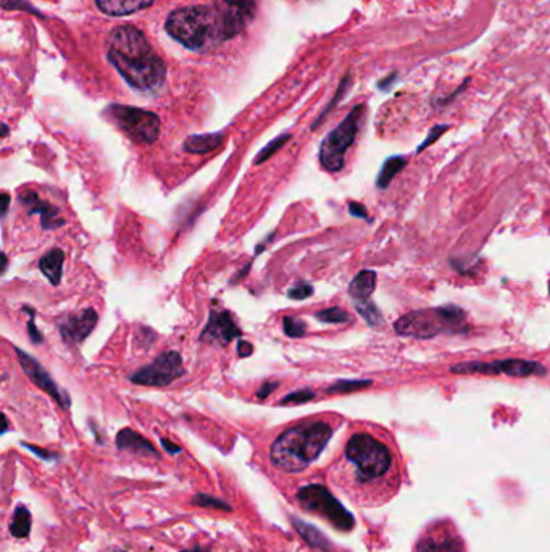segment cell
Here are the masks:
<instances>
[{"instance_id":"1","label":"cell","mask_w":550,"mask_h":552,"mask_svg":"<svg viewBox=\"0 0 550 552\" xmlns=\"http://www.w3.org/2000/svg\"><path fill=\"white\" fill-rule=\"evenodd\" d=\"M107 58L136 91L155 94L165 84L166 68L147 37L134 26H118L107 39Z\"/></svg>"},{"instance_id":"2","label":"cell","mask_w":550,"mask_h":552,"mask_svg":"<svg viewBox=\"0 0 550 552\" xmlns=\"http://www.w3.org/2000/svg\"><path fill=\"white\" fill-rule=\"evenodd\" d=\"M332 428L325 422H307L279 434L269 447V461L278 470L299 473L317 461L330 443Z\"/></svg>"},{"instance_id":"3","label":"cell","mask_w":550,"mask_h":552,"mask_svg":"<svg viewBox=\"0 0 550 552\" xmlns=\"http://www.w3.org/2000/svg\"><path fill=\"white\" fill-rule=\"evenodd\" d=\"M166 31L190 51H209L233 39L224 17L215 5H190L175 10L166 18Z\"/></svg>"},{"instance_id":"4","label":"cell","mask_w":550,"mask_h":552,"mask_svg":"<svg viewBox=\"0 0 550 552\" xmlns=\"http://www.w3.org/2000/svg\"><path fill=\"white\" fill-rule=\"evenodd\" d=\"M466 330V312L452 304L409 312L394 323L397 335L416 339H431L441 333H463Z\"/></svg>"},{"instance_id":"5","label":"cell","mask_w":550,"mask_h":552,"mask_svg":"<svg viewBox=\"0 0 550 552\" xmlns=\"http://www.w3.org/2000/svg\"><path fill=\"white\" fill-rule=\"evenodd\" d=\"M346 457L357 468V480L368 483L381 478L389 472L392 465L391 451L386 444L378 441L371 434L357 433L348 439L346 446Z\"/></svg>"},{"instance_id":"6","label":"cell","mask_w":550,"mask_h":552,"mask_svg":"<svg viewBox=\"0 0 550 552\" xmlns=\"http://www.w3.org/2000/svg\"><path fill=\"white\" fill-rule=\"evenodd\" d=\"M363 114H365V105L353 107L344 121L339 126H336L325 139L321 141L320 145V159L321 167L326 172L337 173L344 168V162H346V154L353 141L357 138L358 130H360Z\"/></svg>"},{"instance_id":"7","label":"cell","mask_w":550,"mask_h":552,"mask_svg":"<svg viewBox=\"0 0 550 552\" xmlns=\"http://www.w3.org/2000/svg\"><path fill=\"white\" fill-rule=\"evenodd\" d=\"M105 116L137 144H154L160 134V118L154 112L127 105H109Z\"/></svg>"},{"instance_id":"8","label":"cell","mask_w":550,"mask_h":552,"mask_svg":"<svg viewBox=\"0 0 550 552\" xmlns=\"http://www.w3.org/2000/svg\"><path fill=\"white\" fill-rule=\"evenodd\" d=\"M297 499L307 512L326 519L334 528L351 531L355 526V519L323 485H307L297 491Z\"/></svg>"},{"instance_id":"9","label":"cell","mask_w":550,"mask_h":552,"mask_svg":"<svg viewBox=\"0 0 550 552\" xmlns=\"http://www.w3.org/2000/svg\"><path fill=\"white\" fill-rule=\"evenodd\" d=\"M450 371L455 375H507L513 378H528V376H542L546 375V367L539 362L526 359H504L493 360V362H461L450 367Z\"/></svg>"},{"instance_id":"10","label":"cell","mask_w":550,"mask_h":552,"mask_svg":"<svg viewBox=\"0 0 550 552\" xmlns=\"http://www.w3.org/2000/svg\"><path fill=\"white\" fill-rule=\"evenodd\" d=\"M183 375V357L176 350H170V353L160 354L154 362L134 371L130 376V381L141 386H157V388H161V386L171 384L175 380L181 378Z\"/></svg>"},{"instance_id":"11","label":"cell","mask_w":550,"mask_h":552,"mask_svg":"<svg viewBox=\"0 0 550 552\" xmlns=\"http://www.w3.org/2000/svg\"><path fill=\"white\" fill-rule=\"evenodd\" d=\"M15 350H17L19 365H21V370L24 371V375H26L39 389H42L44 393H47L48 395H51V398L55 400V402L60 405L63 410L70 409V405H71L70 395H68L66 391L58 388V384L53 381L52 376L48 375V371L44 368L36 359L24 353V350L18 349V348Z\"/></svg>"},{"instance_id":"12","label":"cell","mask_w":550,"mask_h":552,"mask_svg":"<svg viewBox=\"0 0 550 552\" xmlns=\"http://www.w3.org/2000/svg\"><path fill=\"white\" fill-rule=\"evenodd\" d=\"M242 331L233 319V315L226 310H212L210 312L209 321L200 335V341L205 344L217 346V348H224L231 341L239 338Z\"/></svg>"},{"instance_id":"13","label":"cell","mask_w":550,"mask_h":552,"mask_svg":"<svg viewBox=\"0 0 550 552\" xmlns=\"http://www.w3.org/2000/svg\"><path fill=\"white\" fill-rule=\"evenodd\" d=\"M212 3L224 17L231 37H236L247 28L257 8L255 0H212Z\"/></svg>"},{"instance_id":"14","label":"cell","mask_w":550,"mask_h":552,"mask_svg":"<svg viewBox=\"0 0 550 552\" xmlns=\"http://www.w3.org/2000/svg\"><path fill=\"white\" fill-rule=\"evenodd\" d=\"M99 317L94 309H86L78 314L66 315L60 321V335L63 341L70 344H81L96 328Z\"/></svg>"},{"instance_id":"15","label":"cell","mask_w":550,"mask_h":552,"mask_svg":"<svg viewBox=\"0 0 550 552\" xmlns=\"http://www.w3.org/2000/svg\"><path fill=\"white\" fill-rule=\"evenodd\" d=\"M18 200L26 207L29 215H41V224L44 229H57L65 224V220L60 217V212L55 205L44 202L34 190H23L18 195Z\"/></svg>"},{"instance_id":"16","label":"cell","mask_w":550,"mask_h":552,"mask_svg":"<svg viewBox=\"0 0 550 552\" xmlns=\"http://www.w3.org/2000/svg\"><path fill=\"white\" fill-rule=\"evenodd\" d=\"M116 447L120 449V451L136 454V456L141 457L160 458V454L157 452L154 444L131 428H123L121 431L116 434Z\"/></svg>"},{"instance_id":"17","label":"cell","mask_w":550,"mask_h":552,"mask_svg":"<svg viewBox=\"0 0 550 552\" xmlns=\"http://www.w3.org/2000/svg\"><path fill=\"white\" fill-rule=\"evenodd\" d=\"M416 552H465L456 536L449 533H431L416 546Z\"/></svg>"},{"instance_id":"18","label":"cell","mask_w":550,"mask_h":552,"mask_svg":"<svg viewBox=\"0 0 550 552\" xmlns=\"http://www.w3.org/2000/svg\"><path fill=\"white\" fill-rule=\"evenodd\" d=\"M155 0H96L100 12L110 17H125V15L141 12L154 5Z\"/></svg>"},{"instance_id":"19","label":"cell","mask_w":550,"mask_h":552,"mask_svg":"<svg viewBox=\"0 0 550 552\" xmlns=\"http://www.w3.org/2000/svg\"><path fill=\"white\" fill-rule=\"evenodd\" d=\"M291 524L294 526V530H296L297 533L302 536V540L305 541V543L310 546V548L320 549V551H325V552L331 551L330 540H328L326 536L317 528V526L307 524V522L297 519V517H291Z\"/></svg>"},{"instance_id":"20","label":"cell","mask_w":550,"mask_h":552,"mask_svg":"<svg viewBox=\"0 0 550 552\" xmlns=\"http://www.w3.org/2000/svg\"><path fill=\"white\" fill-rule=\"evenodd\" d=\"M63 262H65V252L62 249H52L51 252H47L39 260V268L53 286L60 285L63 276Z\"/></svg>"},{"instance_id":"21","label":"cell","mask_w":550,"mask_h":552,"mask_svg":"<svg viewBox=\"0 0 550 552\" xmlns=\"http://www.w3.org/2000/svg\"><path fill=\"white\" fill-rule=\"evenodd\" d=\"M223 133H209V134H194L184 141L183 149L189 154H207L218 149L223 144Z\"/></svg>"},{"instance_id":"22","label":"cell","mask_w":550,"mask_h":552,"mask_svg":"<svg viewBox=\"0 0 550 552\" xmlns=\"http://www.w3.org/2000/svg\"><path fill=\"white\" fill-rule=\"evenodd\" d=\"M376 287V273L373 270H362L348 285V294L353 301L370 299Z\"/></svg>"},{"instance_id":"23","label":"cell","mask_w":550,"mask_h":552,"mask_svg":"<svg viewBox=\"0 0 550 552\" xmlns=\"http://www.w3.org/2000/svg\"><path fill=\"white\" fill-rule=\"evenodd\" d=\"M407 157L404 155H394V157H389L382 163V167L380 170V175L376 178V186L378 189H387L392 179L397 177V173H400L402 170L407 167Z\"/></svg>"},{"instance_id":"24","label":"cell","mask_w":550,"mask_h":552,"mask_svg":"<svg viewBox=\"0 0 550 552\" xmlns=\"http://www.w3.org/2000/svg\"><path fill=\"white\" fill-rule=\"evenodd\" d=\"M31 512L24 506H18L13 512L12 522H10V533L18 540L26 538L31 533Z\"/></svg>"},{"instance_id":"25","label":"cell","mask_w":550,"mask_h":552,"mask_svg":"<svg viewBox=\"0 0 550 552\" xmlns=\"http://www.w3.org/2000/svg\"><path fill=\"white\" fill-rule=\"evenodd\" d=\"M371 380H339L326 389L328 394H347L370 388Z\"/></svg>"},{"instance_id":"26","label":"cell","mask_w":550,"mask_h":552,"mask_svg":"<svg viewBox=\"0 0 550 552\" xmlns=\"http://www.w3.org/2000/svg\"><path fill=\"white\" fill-rule=\"evenodd\" d=\"M358 314L362 315V319L371 326H380L382 323V314L378 307L373 304L370 299L366 301H355L353 302Z\"/></svg>"},{"instance_id":"27","label":"cell","mask_w":550,"mask_h":552,"mask_svg":"<svg viewBox=\"0 0 550 552\" xmlns=\"http://www.w3.org/2000/svg\"><path fill=\"white\" fill-rule=\"evenodd\" d=\"M315 319L318 321H321V323H331V325L348 323V321L352 320L351 315H348L344 309H341V307H330V309L317 312Z\"/></svg>"},{"instance_id":"28","label":"cell","mask_w":550,"mask_h":552,"mask_svg":"<svg viewBox=\"0 0 550 552\" xmlns=\"http://www.w3.org/2000/svg\"><path fill=\"white\" fill-rule=\"evenodd\" d=\"M193 504L194 506H199V507H209V509H218V510H224V512H231L233 510V507L228 502L220 499V497H215L212 495H205V492H197L193 497Z\"/></svg>"},{"instance_id":"29","label":"cell","mask_w":550,"mask_h":552,"mask_svg":"<svg viewBox=\"0 0 550 552\" xmlns=\"http://www.w3.org/2000/svg\"><path fill=\"white\" fill-rule=\"evenodd\" d=\"M291 138H292V136L287 134V133L278 136L276 139H273L272 143H268L262 150H260V154L257 155V157H255V163L260 165V163L267 162V160L272 157V155H274L279 149L284 148V144H287L289 141H291Z\"/></svg>"},{"instance_id":"30","label":"cell","mask_w":550,"mask_h":552,"mask_svg":"<svg viewBox=\"0 0 550 552\" xmlns=\"http://www.w3.org/2000/svg\"><path fill=\"white\" fill-rule=\"evenodd\" d=\"M283 330L289 338H302L307 333V323L297 317H284L283 319Z\"/></svg>"},{"instance_id":"31","label":"cell","mask_w":550,"mask_h":552,"mask_svg":"<svg viewBox=\"0 0 550 552\" xmlns=\"http://www.w3.org/2000/svg\"><path fill=\"white\" fill-rule=\"evenodd\" d=\"M348 84H351V76H348V75H347V76H346V78H344V80L341 81V84H339V87H337V92H336V96H334V97H332V100L330 102V104H328V105H326V109H325V110H323V112H321V115H320V116H318V118H317V121H315V123H313V126H312V130H317V128H318V126H320V125H321V121H323V120H325V118H326V116H328V114H330V112H331V110L334 109V107H336V105H337V102H339V100H341V99H342V97H344V94H346V91H347V87H348Z\"/></svg>"},{"instance_id":"32","label":"cell","mask_w":550,"mask_h":552,"mask_svg":"<svg viewBox=\"0 0 550 552\" xmlns=\"http://www.w3.org/2000/svg\"><path fill=\"white\" fill-rule=\"evenodd\" d=\"M315 399V393L312 389H299L294 391V393L287 394L286 398H283L279 400V404L287 405V404H305L308 400Z\"/></svg>"},{"instance_id":"33","label":"cell","mask_w":550,"mask_h":552,"mask_svg":"<svg viewBox=\"0 0 550 552\" xmlns=\"http://www.w3.org/2000/svg\"><path fill=\"white\" fill-rule=\"evenodd\" d=\"M449 128L450 126L449 125H436V126H433V128L429 130V133H428V136H426L425 138V141L423 143H421L418 148H416V154H420V152H423V150L426 149V148H429L431 144H434L436 141H438L442 134L445 133V131H449Z\"/></svg>"},{"instance_id":"34","label":"cell","mask_w":550,"mask_h":552,"mask_svg":"<svg viewBox=\"0 0 550 552\" xmlns=\"http://www.w3.org/2000/svg\"><path fill=\"white\" fill-rule=\"evenodd\" d=\"M23 310H24V312H28V314H29V321H28V335H29V339H31L34 344H42V343H44V336H42L41 331H39V328L36 326V323H34V317H36V312H34L33 307H28V305L24 307Z\"/></svg>"},{"instance_id":"35","label":"cell","mask_w":550,"mask_h":552,"mask_svg":"<svg viewBox=\"0 0 550 552\" xmlns=\"http://www.w3.org/2000/svg\"><path fill=\"white\" fill-rule=\"evenodd\" d=\"M312 294H313V286L308 285V283H305V281L297 283V285L292 286L287 292L289 299H294V301H303V299H307V297H310Z\"/></svg>"},{"instance_id":"36","label":"cell","mask_w":550,"mask_h":552,"mask_svg":"<svg viewBox=\"0 0 550 552\" xmlns=\"http://www.w3.org/2000/svg\"><path fill=\"white\" fill-rule=\"evenodd\" d=\"M23 447H26L31 451L33 454H36L37 457H41L42 461L46 462H53V461H58L60 456H58L57 452H52V451H47V449H42V447H37V446H33V444H28V443H21Z\"/></svg>"},{"instance_id":"37","label":"cell","mask_w":550,"mask_h":552,"mask_svg":"<svg viewBox=\"0 0 550 552\" xmlns=\"http://www.w3.org/2000/svg\"><path fill=\"white\" fill-rule=\"evenodd\" d=\"M348 212H351L352 217L370 220V217H368V210H366L365 205H362V204H358V202L348 204Z\"/></svg>"},{"instance_id":"38","label":"cell","mask_w":550,"mask_h":552,"mask_svg":"<svg viewBox=\"0 0 550 552\" xmlns=\"http://www.w3.org/2000/svg\"><path fill=\"white\" fill-rule=\"evenodd\" d=\"M279 386V383H276V381H267V383H263L262 386H260L258 388V391H257V398L258 399H267L269 394L273 393L274 389H276Z\"/></svg>"},{"instance_id":"39","label":"cell","mask_w":550,"mask_h":552,"mask_svg":"<svg viewBox=\"0 0 550 552\" xmlns=\"http://www.w3.org/2000/svg\"><path fill=\"white\" fill-rule=\"evenodd\" d=\"M18 7H21L23 10H26V12H29V13L39 15V17H41V13H39L36 8L29 7L28 3H21V5H19V3H18V0H3V8H18Z\"/></svg>"},{"instance_id":"40","label":"cell","mask_w":550,"mask_h":552,"mask_svg":"<svg viewBox=\"0 0 550 552\" xmlns=\"http://www.w3.org/2000/svg\"><path fill=\"white\" fill-rule=\"evenodd\" d=\"M254 353V346L249 341H239L238 343V355L239 357H250Z\"/></svg>"},{"instance_id":"41","label":"cell","mask_w":550,"mask_h":552,"mask_svg":"<svg viewBox=\"0 0 550 552\" xmlns=\"http://www.w3.org/2000/svg\"><path fill=\"white\" fill-rule=\"evenodd\" d=\"M160 443H161V446H163L165 451H166V452H170L171 456H176V454H179V452H181V447H179V446H176V444H173L171 441H168V439L161 438V439H160Z\"/></svg>"},{"instance_id":"42","label":"cell","mask_w":550,"mask_h":552,"mask_svg":"<svg viewBox=\"0 0 550 552\" xmlns=\"http://www.w3.org/2000/svg\"><path fill=\"white\" fill-rule=\"evenodd\" d=\"M396 80H397V75H396V73H392V75L387 76L386 80L380 81V84H378V86H380V89H382V91H389L391 86L396 82Z\"/></svg>"},{"instance_id":"43","label":"cell","mask_w":550,"mask_h":552,"mask_svg":"<svg viewBox=\"0 0 550 552\" xmlns=\"http://www.w3.org/2000/svg\"><path fill=\"white\" fill-rule=\"evenodd\" d=\"M8 204H10V195L7 193H2V210H0V212H2V217L7 215Z\"/></svg>"},{"instance_id":"44","label":"cell","mask_w":550,"mask_h":552,"mask_svg":"<svg viewBox=\"0 0 550 552\" xmlns=\"http://www.w3.org/2000/svg\"><path fill=\"white\" fill-rule=\"evenodd\" d=\"M181 552H210V549L204 548V546H194V548L184 549V551H181Z\"/></svg>"},{"instance_id":"45","label":"cell","mask_w":550,"mask_h":552,"mask_svg":"<svg viewBox=\"0 0 550 552\" xmlns=\"http://www.w3.org/2000/svg\"><path fill=\"white\" fill-rule=\"evenodd\" d=\"M5 268H7V256L2 253V273L5 271Z\"/></svg>"},{"instance_id":"46","label":"cell","mask_w":550,"mask_h":552,"mask_svg":"<svg viewBox=\"0 0 550 552\" xmlns=\"http://www.w3.org/2000/svg\"><path fill=\"white\" fill-rule=\"evenodd\" d=\"M8 429V420H7V417H5L3 415V429H2V433H5Z\"/></svg>"},{"instance_id":"47","label":"cell","mask_w":550,"mask_h":552,"mask_svg":"<svg viewBox=\"0 0 550 552\" xmlns=\"http://www.w3.org/2000/svg\"><path fill=\"white\" fill-rule=\"evenodd\" d=\"M8 134V126L7 125H3L2 126V138H5V136Z\"/></svg>"},{"instance_id":"48","label":"cell","mask_w":550,"mask_h":552,"mask_svg":"<svg viewBox=\"0 0 550 552\" xmlns=\"http://www.w3.org/2000/svg\"><path fill=\"white\" fill-rule=\"evenodd\" d=\"M549 292H550V281H549Z\"/></svg>"}]
</instances>
